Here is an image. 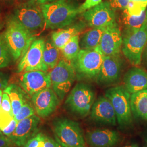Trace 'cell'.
<instances>
[{
	"label": "cell",
	"mask_w": 147,
	"mask_h": 147,
	"mask_svg": "<svg viewBox=\"0 0 147 147\" xmlns=\"http://www.w3.org/2000/svg\"><path fill=\"white\" fill-rule=\"evenodd\" d=\"M49 29H61L73 24L79 14V6L74 0H55L40 5Z\"/></svg>",
	"instance_id": "cell-1"
},
{
	"label": "cell",
	"mask_w": 147,
	"mask_h": 147,
	"mask_svg": "<svg viewBox=\"0 0 147 147\" xmlns=\"http://www.w3.org/2000/svg\"><path fill=\"white\" fill-rule=\"evenodd\" d=\"M31 32L22 25L13 15L7 18L3 37L14 61L22 58L35 40Z\"/></svg>",
	"instance_id": "cell-2"
},
{
	"label": "cell",
	"mask_w": 147,
	"mask_h": 147,
	"mask_svg": "<svg viewBox=\"0 0 147 147\" xmlns=\"http://www.w3.org/2000/svg\"><path fill=\"white\" fill-rule=\"evenodd\" d=\"M104 57L99 46L91 49H80L77 57L70 62L75 70L76 79L96 80Z\"/></svg>",
	"instance_id": "cell-3"
},
{
	"label": "cell",
	"mask_w": 147,
	"mask_h": 147,
	"mask_svg": "<svg viewBox=\"0 0 147 147\" xmlns=\"http://www.w3.org/2000/svg\"><path fill=\"white\" fill-rule=\"evenodd\" d=\"M53 130L55 140L64 147H86L84 132L79 123L65 117L53 121Z\"/></svg>",
	"instance_id": "cell-4"
},
{
	"label": "cell",
	"mask_w": 147,
	"mask_h": 147,
	"mask_svg": "<svg viewBox=\"0 0 147 147\" xmlns=\"http://www.w3.org/2000/svg\"><path fill=\"white\" fill-rule=\"evenodd\" d=\"M95 102V92L89 84L80 82L75 85L65 101L68 110L80 118H84L90 112Z\"/></svg>",
	"instance_id": "cell-5"
},
{
	"label": "cell",
	"mask_w": 147,
	"mask_h": 147,
	"mask_svg": "<svg viewBox=\"0 0 147 147\" xmlns=\"http://www.w3.org/2000/svg\"><path fill=\"white\" fill-rule=\"evenodd\" d=\"M105 96L110 100L116 112L117 124L121 129H125L132 123V113L130 104L131 94L124 86L110 88Z\"/></svg>",
	"instance_id": "cell-6"
},
{
	"label": "cell",
	"mask_w": 147,
	"mask_h": 147,
	"mask_svg": "<svg viewBox=\"0 0 147 147\" xmlns=\"http://www.w3.org/2000/svg\"><path fill=\"white\" fill-rule=\"evenodd\" d=\"M122 36L121 51L124 56L132 65H140L147 44V22L138 30L125 31Z\"/></svg>",
	"instance_id": "cell-7"
},
{
	"label": "cell",
	"mask_w": 147,
	"mask_h": 147,
	"mask_svg": "<svg viewBox=\"0 0 147 147\" xmlns=\"http://www.w3.org/2000/svg\"><path fill=\"white\" fill-rule=\"evenodd\" d=\"M49 74L53 90L59 100H63L76 79L73 67L67 60L62 59Z\"/></svg>",
	"instance_id": "cell-8"
},
{
	"label": "cell",
	"mask_w": 147,
	"mask_h": 147,
	"mask_svg": "<svg viewBox=\"0 0 147 147\" xmlns=\"http://www.w3.org/2000/svg\"><path fill=\"white\" fill-rule=\"evenodd\" d=\"M13 16L28 30L33 31L42 28L45 19L40 5L25 2L16 7Z\"/></svg>",
	"instance_id": "cell-9"
},
{
	"label": "cell",
	"mask_w": 147,
	"mask_h": 147,
	"mask_svg": "<svg viewBox=\"0 0 147 147\" xmlns=\"http://www.w3.org/2000/svg\"><path fill=\"white\" fill-rule=\"evenodd\" d=\"M45 43V42L42 38L33 41L18 64L17 73L34 70L47 72L49 68L44 63L43 58Z\"/></svg>",
	"instance_id": "cell-10"
},
{
	"label": "cell",
	"mask_w": 147,
	"mask_h": 147,
	"mask_svg": "<svg viewBox=\"0 0 147 147\" xmlns=\"http://www.w3.org/2000/svg\"><path fill=\"white\" fill-rule=\"evenodd\" d=\"M86 24L91 27H100L111 26L116 23L114 10L109 2L104 1L83 13Z\"/></svg>",
	"instance_id": "cell-11"
},
{
	"label": "cell",
	"mask_w": 147,
	"mask_h": 147,
	"mask_svg": "<svg viewBox=\"0 0 147 147\" xmlns=\"http://www.w3.org/2000/svg\"><path fill=\"white\" fill-rule=\"evenodd\" d=\"M31 99L37 115L42 118L51 115L60 103L59 99L51 87L33 95Z\"/></svg>",
	"instance_id": "cell-12"
},
{
	"label": "cell",
	"mask_w": 147,
	"mask_h": 147,
	"mask_svg": "<svg viewBox=\"0 0 147 147\" xmlns=\"http://www.w3.org/2000/svg\"><path fill=\"white\" fill-rule=\"evenodd\" d=\"M19 82L23 90L31 96L43 89L51 87L50 74L40 70L23 73Z\"/></svg>",
	"instance_id": "cell-13"
},
{
	"label": "cell",
	"mask_w": 147,
	"mask_h": 147,
	"mask_svg": "<svg viewBox=\"0 0 147 147\" xmlns=\"http://www.w3.org/2000/svg\"><path fill=\"white\" fill-rule=\"evenodd\" d=\"M40 119L34 115L18 123L14 132L8 137L16 147H24L32 137L38 132Z\"/></svg>",
	"instance_id": "cell-14"
},
{
	"label": "cell",
	"mask_w": 147,
	"mask_h": 147,
	"mask_svg": "<svg viewBox=\"0 0 147 147\" xmlns=\"http://www.w3.org/2000/svg\"><path fill=\"white\" fill-rule=\"evenodd\" d=\"M121 69L122 61L119 55L104 56L96 82L100 86L116 83L120 78Z\"/></svg>",
	"instance_id": "cell-15"
},
{
	"label": "cell",
	"mask_w": 147,
	"mask_h": 147,
	"mask_svg": "<svg viewBox=\"0 0 147 147\" xmlns=\"http://www.w3.org/2000/svg\"><path fill=\"white\" fill-rule=\"evenodd\" d=\"M122 43V34L116 22L106 28L102 34L99 47L104 56L119 55Z\"/></svg>",
	"instance_id": "cell-16"
},
{
	"label": "cell",
	"mask_w": 147,
	"mask_h": 147,
	"mask_svg": "<svg viewBox=\"0 0 147 147\" xmlns=\"http://www.w3.org/2000/svg\"><path fill=\"white\" fill-rule=\"evenodd\" d=\"M90 118L100 124L116 126L117 124L115 111L105 96L99 97L94 102L90 111Z\"/></svg>",
	"instance_id": "cell-17"
},
{
	"label": "cell",
	"mask_w": 147,
	"mask_h": 147,
	"mask_svg": "<svg viewBox=\"0 0 147 147\" xmlns=\"http://www.w3.org/2000/svg\"><path fill=\"white\" fill-rule=\"evenodd\" d=\"M86 142L90 147H115L121 140L120 134L109 129H96L87 132Z\"/></svg>",
	"instance_id": "cell-18"
},
{
	"label": "cell",
	"mask_w": 147,
	"mask_h": 147,
	"mask_svg": "<svg viewBox=\"0 0 147 147\" xmlns=\"http://www.w3.org/2000/svg\"><path fill=\"white\" fill-rule=\"evenodd\" d=\"M124 86L130 94L147 89V73L142 69L134 67L124 76Z\"/></svg>",
	"instance_id": "cell-19"
},
{
	"label": "cell",
	"mask_w": 147,
	"mask_h": 147,
	"mask_svg": "<svg viewBox=\"0 0 147 147\" xmlns=\"http://www.w3.org/2000/svg\"><path fill=\"white\" fill-rule=\"evenodd\" d=\"M85 21H80L72 24L64 29H58L53 32L51 34V40L54 45L60 50L69 40L84 30L86 27Z\"/></svg>",
	"instance_id": "cell-20"
},
{
	"label": "cell",
	"mask_w": 147,
	"mask_h": 147,
	"mask_svg": "<svg viewBox=\"0 0 147 147\" xmlns=\"http://www.w3.org/2000/svg\"><path fill=\"white\" fill-rule=\"evenodd\" d=\"M130 104L135 117L147 120V89L131 94Z\"/></svg>",
	"instance_id": "cell-21"
},
{
	"label": "cell",
	"mask_w": 147,
	"mask_h": 147,
	"mask_svg": "<svg viewBox=\"0 0 147 147\" xmlns=\"http://www.w3.org/2000/svg\"><path fill=\"white\" fill-rule=\"evenodd\" d=\"M3 92L8 95L12 107L14 117L20 110L21 107L26 102L25 92L16 84H10L3 90Z\"/></svg>",
	"instance_id": "cell-22"
},
{
	"label": "cell",
	"mask_w": 147,
	"mask_h": 147,
	"mask_svg": "<svg viewBox=\"0 0 147 147\" xmlns=\"http://www.w3.org/2000/svg\"><path fill=\"white\" fill-rule=\"evenodd\" d=\"M120 20L125 27V31L138 30L147 22V10L144 11L140 16H132L126 9L121 14Z\"/></svg>",
	"instance_id": "cell-23"
},
{
	"label": "cell",
	"mask_w": 147,
	"mask_h": 147,
	"mask_svg": "<svg viewBox=\"0 0 147 147\" xmlns=\"http://www.w3.org/2000/svg\"><path fill=\"white\" fill-rule=\"evenodd\" d=\"M107 27H93L86 32L81 40L80 47L81 49H91L99 46L102 34Z\"/></svg>",
	"instance_id": "cell-24"
},
{
	"label": "cell",
	"mask_w": 147,
	"mask_h": 147,
	"mask_svg": "<svg viewBox=\"0 0 147 147\" xmlns=\"http://www.w3.org/2000/svg\"><path fill=\"white\" fill-rule=\"evenodd\" d=\"M52 40H47L45 43L43 51V58L44 63L49 68H55L59 62V51Z\"/></svg>",
	"instance_id": "cell-25"
},
{
	"label": "cell",
	"mask_w": 147,
	"mask_h": 147,
	"mask_svg": "<svg viewBox=\"0 0 147 147\" xmlns=\"http://www.w3.org/2000/svg\"><path fill=\"white\" fill-rule=\"evenodd\" d=\"M61 50L66 60L70 62H72L77 57L80 50L79 35H76L72 38Z\"/></svg>",
	"instance_id": "cell-26"
},
{
	"label": "cell",
	"mask_w": 147,
	"mask_h": 147,
	"mask_svg": "<svg viewBox=\"0 0 147 147\" xmlns=\"http://www.w3.org/2000/svg\"><path fill=\"white\" fill-rule=\"evenodd\" d=\"M11 57V53L3 35H0V69L5 68L9 65Z\"/></svg>",
	"instance_id": "cell-27"
},
{
	"label": "cell",
	"mask_w": 147,
	"mask_h": 147,
	"mask_svg": "<svg viewBox=\"0 0 147 147\" xmlns=\"http://www.w3.org/2000/svg\"><path fill=\"white\" fill-rule=\"evenodd\" d=\"M147 7V0H130L127 11L132 16H140Z\"/></svg>",
	"instance_id": "cell-28"
},
{
	"label": "cell",
	"mask_w": 147,
	"mask_h": 147,
	"mask_svg": "<svg viewBox=\"0 0 147 147\" xmlns=\"http://www.w3.org/2000/svg\"><path fill=\"white\" fill-rule=\"evenodd\" d=\"M35 112L32 105L26 102L21 107L19 112L14 117V118L18 122L34 115Z\"/></svg>",
	"instance_id": "cell-29"
},
{
	"label": "cell",
	"mask_w": 147,
	"mask_h": 147,
	"mask_svg": "<svg viewBox=\"0 0 147 147\" xmlns=\"http://www.w3.org/2000/svg\"><path fill=\"white\" fill-rule=\"evenodd\" d=\"M45 138L44 134L42 132H38L23 147H45Z\"/></svg>",
	"instance_id": "cell-30"
},
{
	"label": "cell",
	"mask_w": 147,
	"mask_h": 147,
	"mask_svg": "<svg viewBox=\"0 0 147 147\" xmlns=\"http://www.w3.org/2000/svg\"><path fill=\"white\" fill-rule=\"evenodd\" d=\"M1 108L3 110L5 111V112L9 113L12 117H14V114L12 110L10 98L8 95L4 92L2 95Z\"/></svg>",
	"instance_id": "cell-31"
},
{
	"label": "cell",
	"mask_w": 147,
	"mask_h": 147,
	"mask_svg": "<svg viewBox=\"0 0 147 147\" xmlns=\"http://www.w3.org/2000/svg\"><path fill=\"white\" fill-rule=\"evenodd\" d=\"M102 0H85L84 3L79 8V13H84L86 11L94 7L102 2Z\"/></svg>",
	"instance_id": "cell-32"
},
{
	"label": "cell",
	"mask_w": 147,
	"mask_h": 147,
	"mask_svg": "<svg viewBox=\"0 0 147 147\" xmlns=\"http://www.w3.org/2000/svg\"><path fill=\"white\" fill-rule=\"evenodd\" d=\"M130 0H110L109 3L113 10H125L127 9Z\"/></svg>",
	"instance_id": "cell-33"
},
{
	"label": "cell",
	"mask_w": 147,
	"mask_h": 147,
	"mask_svg": "<svg viewBox=\"0 0 147 147\" xmlns=\"http://www.w3.org/2000/svg\"><path fill=\"white\" fill-rule=\"evenodd\" d=\"M13 118L14 117L0 108V129L1 131L11 123Z\"/></svg>",
	"instance_id": "cell-34"
},
{
	"label": "cell",
	"mask_w": 147,
	"mask_h": 147,
	"mask_svg": "<svg viewBox=\"0 0 147 147\" xmlns=\"http://www.w3.org/2000/svg\"><path fill=\"white\" fill-rule=\"evenodd\" d=\"M18 121H16L14 118H13L11 123L4 128L3 130H2V132L4 135L6 136L9 137L16 130V127L18 124Z\"/></svg>",
	"instance_id": "cell-35"
},
{
	"label": "cell",
	"mask_w": 147,
	"mask_h": 147,
	"mask_svg": "<svg viewBox=\"0 0 147 147\" xmlns=\"http://www.w3.org/2000/svg\"><path fill=\"white\" fill-rule=\"evenodd\" d=\"M45 147H64L55 139H53L50 137L45 135Z\"/></svg>",
	"instance_id": "cell-36"
},
{
	"label": "cell",
	"mask_w": 147,
	"mask_h": 147,
	"mask_svg": "<svg viewBox=\"0 0 147 147\" xmlns=\"http://www.w3.org/2000/svg\"><path fill=\"white\" fill-rule=\"evenodd\" d=\"M8 76L0 72V90H4L8 85Z\"/></svg>",
	"instance_id": "cell-37"
},
{
	"label": "cell",
	"mask_w": 147,
	"mask_h": 147,
	"mask_svg": "<svg viewBox=\"0 0 147 147\" xmlns=\"http://www.w3.org/2000/svg\"><path fill=\"white\" fill-rule=\"evenodd\" d=\"M13 145V143L8 137L0 135V147H11Z\"/></svg>",
	"instance_id": "cell-38"
},
{
	"label": "cell",
	"mask_w": 147,
	"mask_h": 147,
	"mask_svg": "<svg viewBox=\"0 0 147 147\" xmlns=\"http://www.w3.org/2000/svg\"><path fill=\"white\" fill-rule=\"evenodd\" d=\"M22 1H24V2H32V3H34L38 5H41L43 4H45L47 3H49L51 2H53L55 0H20Z\"/></svg>",
	"instance_id": "cell-39"
},
{
	"label": "cell",
	"mask_w": 147,
	"mask_h": 147,
	"mask_svg": "<svg viewBox=\"0 0 147 147\" xmlns=\"http://www.w3.org/2000/svg\"><path fill=\"white\" fill-rule=\"evenodd\" d=\"M123 147H138V146L136 143H134V144H128V145H126V146H125Z\"/></svg>",
	"instance_id": "cell-40"
},
{
	"label": "cell",
	"mask_w": 147,
	"mask_h": 147,
	"mask_svg": "<svg viewBox=\"0 0 147 147\" xmlns=\"http://www.w3.org/2000/svg\"><path fill=\"white\" fill-rule=\"evenodd\" d=\"M1 1L7 4H11L14 1V0H1Z\"/></svg>",
	"instance_id": "cell-41"
},
{
	"label": "cell",
	"mask_w": 147,
	"mask_h": 147,
	"mask_svg": "<svg viewBox=\"0 0 147 147\" xmlns=\"http://www.w3.org/2000/svg\"><path fill=\"white\" fill-rule=\"evenodd\" d=\"M2 95H3L2 90H0V108H1V104H2Z\"/></svg>",
	"instance_id": "cell-42"
},
{
	"label": "cell",
	"mask_w": 147,
	"mask_h": 147,
	"mask_svg": "<svg viewBox=\"0 0 147 147\" xmlns=\"http://www.w3.org/2000/svg\"><path fill=\"white\" fill-rule=\"evenodd\" d=\"M2 27V25L1 23V14H0V30H1Z\"/></svg>",
	"instance_id": "cell-43"
},
{
	"label": "cell",
	"mask_w": 147,
	"mask_h": 147,
	"mask_svg": "<svg viewBox=\"0 0 147 147\" xmlns=\"http://www.w3.org/2000/svg\"><path fill=\"white\" fill-rule=\"evenodd\" d=\"M146 53H145V55H146V57L147 59V45H146Z\"/></svg>",
	"instance_id": "cell-44"
},
{
	"label": "cell",
	"mask_w": 147,
	"mask_h": 147,
	"mask_svg": "<svg viewBox=\"0 0 147 147\" xmlns=\"http://www.w3.org/2000/svg\"><path fill=\"white\" fill-rule=\"evenodd\" d=\"M3 135V134L2 132V131H1V130L0 129V135Z\"/></svg>",
	"instance_id": "cell-45"
},
{
	"label": "cell",
	"mask_w": 147,
	"mask_h": 147,
	"mask_svg": "<svg viewBox=\"0 0 147 147\" xmlns=\"http://www.w3.org/2000/svg\"><path fill=\"white\" fill-rule=\"evenodd\" d=\"M145 141H146V144H147V136L145 137Z\"/></svg>",
	"instance_id": "cell-46"
},
{
	"label": "cell",
	"mask_w": 147,
	"mask_h": 147,
	"mask_svg": "<svg viewBox=\"0 0 147 147\" xmlns=\"http://www.w3.org/2000/svg\"><path fill=\"white\" fill-rule=\"evenodd\" d=\"M143 147H147V144H146V145H144V146H143Z\"/></svg>",
	"instance_id": "cell-47"
},
{
	"label": "cell",
	"mask_w": 147,
	"mask_h": 147,
	"mask_svg": "<svg viewBox=\"0 0 147 147\" xmlns=\"http://www.w3.org/2000/svg\"></svg>",
	"instance_id": "cell-48"
}]
</instances>
